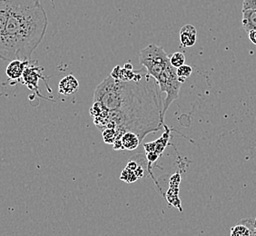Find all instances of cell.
Instances as JSON below:
<instances>
[{
	"mask_svg": "<svg viewBox=\"0 0 256 236\" xmlns=\"http://www.w3.org/2000/svg\"><path fill=\"white\" fill-rule=\"evenodd\" d=\"M158 86L156 80L148 74L144 81L142 79L139 82H124L109 76L94 90V102L108 110L106 128H114L118 139L126 132H132L142 141L146 134L158 132L164 126L160 120L161 92H158Z\"/></svg>",
	"mask_w": 256,
	"mask_h": 236,
	"instance_id": "1",
	"label": "cell"
},
{
	"mask_svg": "<svg viewBox=\"0 0 256 236\" xmlns=\"http://www.w3.org/2000/svg\"><path fill=\"white\" fill-rule=\"evenodd\" d=\"M48 26V16L40 0L8 1L2 60L30 61L44 38Z\"/></svg>",
	"mask_w": 256,
	"mask_h": 236,
	"instance_id": "2",
	"label": "cell"
},
{
	"mask_svg": "<svg viewBox=\"0 0 256 236\" xmlns=\"http://www.w3.org/2000/svg\"><path fill=\"white\" fill-rule=\"evenodd\" d=\"M139 62L146 68V74L153 78L158 83L160 92L166 94V98L162 102L161 124L164 120L169 106L179 96V91L182 84L178 80L176 68L170 63V56L161 46L151 44L141 50Z\"/></svg>",
	"mask_w": 256,
	"mask_h": 236,
	"instance_id": "3",
	"label": "cell"
},
{
	"mask_svg": "<svg viewBox=\"0 0 256 236\" xmlns=\"http://www.w3.org/2000/svg\"><path fill=\"white\" fill-rule=\"evenodd\" d=\"M42 68H36L34 66H28L26 68L25 72L23 74V82L26 86H28V88L34 90L38 94V81L42 78Z\"/></svg>",
	"mask_w": 256,
	"mask_h": 236,
	"instance_id": "4",
	"label": "cell"
},
{
	"mask_svg": "<svg viewBox=\"0 0 256 236\" xmlns=\"http://www.w3.org/2000/svg\"><path fill=\"white\" fill-rule=\"evenodd\" d=\"M8 18V1L0 0V58L3 59L5 51V32Z\"/></svg>",
	"mask_w": 256,
	"mask_h": 236,
	"instance_id": "5",
	"label": "cell"
},
{
	"mask_svg": "<svg viewBox=\"0 0 256 236\" xmlns=\"http://www.w3.org/2000/svg\"><path fill=\"white\" fill-rule=\"evenodd\" d=\"M196 28L192 25H186L182 26L179 33L180 46L182 48H192L196 43Z\"/></svg>",
	"mask_w": 256,
	"mask_h": 236,
	"instance_id": "6",
	"label": "cell"
},
{
	"mask_svg": "<svg viewBox=\"0 0 256 236\" xmlns=\"http://www.w3.org/2000/svg\"><path fill=\"white\" fill-rule=\"evenodd\" d=\"M114 79H116L119 81L124 82H129V81H134L139 82L144 78L143 74H138L136 72L133 71V69H126L121 66H116L113 69L112 73L110 74Z\"/></svg>",
	"mask_w": 256,
	"mask_h": 236,
	"instance_id": "7",
	"label": "cell"
},
{
	"mask_svg": "<svg viewBox=\"0 0 256 236\" xmlns=\"http://www.w3.org/2000/svg\"><path fill=\"white\" fill-rule=\"evenodd\" d=\"M30 61H21V60H12L6 68V76L10 79L16 80L23 76L26 68L30 66Z\"/></svg>",
	"mask_w": 256,
	"mask_h": 236,
	"instance_id": "8",
	"label": "cell"
},
{
	"mask_svg": "<svg viewBox=\"0 0 256 236\" xmlns=\"http://www.w3.org/2000/svg\"><path fill=\"white\" fill-rule=\"evenodd\" d=\"M79 83L74 76H68L62 79L58 84V92L64 96H70L78 91Z\"/></svg>",
	"mask_w": 256,
	"mask_h": 236,
	"instance_id": "9",
	"label": "cell"
},
{
	"mask_svg": "<svg viewBox=\"0 0 256 236\" xmlns=\"http://www.w3.org/2000/svg\"><path fill=\"white\" fill-rule=\"evenodd\" d=\"M141 143L140 138H138L136 134L132 132H126L124 134L121 136V144H122V149L132 151L139 146Z\"/></svg>",
	"mask_w": 256,
	"mask_h": 236,
	"instance_id": "10",
	"label": "cell"
},
{
	"mask_svg": "<svg viewBox=\"0 0 256 236\" xmlns=\"http://www.w3.org/2000/svg\"><path fill=\"white\" fill-rule=\"evenodd\" d=\"M242 24L246 32L256 30V11L254 10H242Z\"/></svg>",
	"mask_w": 256,
	"mask_h": 236,
	"instance_id": "11",
	"label": "cell"
},
{
	"mask_svg": "<svg viewBox=\"0 0 256 236\" xmlns=\"http://www.w3.org/2000/svg\"><path fill=\"white\" fill-rule=\"evenodd\" d=\"M231 236H252V232L249 227L239 222L236 226L232 227Z\"/></svg>",
	"mask_w": 256,
	"mask_h": 236,
	"instance_id": "12",
	"label": "cell"
},
{
	"mask_svg": "<svg viewBox=\"0 0 256 236\" xmlns=\"http://www.w3.org/2000/svg\"><path fill=\"white\" fill-rule=\"evenodd\" d=\"M192 68L190 66H188V64H184L182 66H180L179 68L176 69V74H178L179 82L182 84L186 80V78H190V76L192 74Z\"/></svg>",
	"mask_w": 256,
	"mask_h": 236,
	"instance_id": "13",
	"label": "cell"
},
{
	"mask_svg": "<svg viewBox=\"0 0 256 236\" xmlns=\"http://www.w3.org/2000/svg\"><path fill=\"white\" fill-rule=\"evenodd\" d=\"M103 138L106 144H114L118 138V131L114 128H106L103 131Z\"/></svg>",
	"mask_w": 256,
	"mask_h": 236,
	"instance_id": "14",
	"label": "cell"
},
{
	"mask_svg": "<svg viewBox=\"0 0 256 236\" xmlns=\"http://www.w3.org/2000/svg\"><path fill=\"white\" fill-rule=\"evenodd\" d=\"M186 62V56L181 52H176L170 56V63L174 68H179L184 64Z\"/></svg>",
	"mask_w": 256,
	"mask_h": 236,
	"instance_id": "15",
	"label": "cell"
},
{
	"mask_svg": "<svg viewBox=\"0 0 256 236\" xmlns=\"http://www.w3.org/2000/svg\"><path fill=\"white\" fill-rule=\"evenodd\" d=\"M120 179L121 180H123L124 182H136V180H138V178L136 176V174L132 170H129L128 168H126L124 170L122 174H121V176H120Z\"/></svg>",
	"mask_w": 256,
	"mask_h": 236,
	"instance_id": "16",
	"label": "cell"
},
{
	"mask_svg": "<svg viewBox=\"0 0 256 236\" xmlns=\"http://www.w3.org/2000/svg\"><path fill=\"white\" fill-rule=\"evenodd\" d=\"M240 222L244 224L246 226L250 228L252 232V236H256V216L242 219L240 221Z\"/></svg>",
	"mask_w": 256,
	"mask_h": 236,
	"instance_id": "17",
	"label": "cell"
},
{
	"mask_svg": "<svg viewBox=\"0 0 256 236\" xmlns=\"http://www.w3.org/2000/svg\"><path fill=\"white\" fill-rule=\"evenodd\" d=\"M242 10H254L256 11V0H244Z\"/></svg>",
	"mask_w": 256,
	"mask_h": 236,
	"instance_id": "18",
	"label": "cell"
},
{
	"mask_svg": "<svg viewBox=\"0 0 256 236\" xmlns=\"http://www.w3.org/2000/svg\"><path fill=\"white\" fill-rule=\"evenodd\" d=\"M138 168V162H136L134 160H130L129 162H128V166H126V168L129 169V170H132V171H136V169Z\"/></svg>",
	"mask_w": 256,
	"mask_h": 236,
	"instance_id": "19",
	"label": "cell"
},
{
	"mask_svg": "<svg viewBox=\"0 0 256 236\" xmlns=\"http://www.w3.org/2000/svg\"><path fill=\"white\" fill-rule=\"evenodd\" d=\"M248 36L252 43L256 46V30H252L250 32H248Z\"/></svg>",
	"mask_w": 256,
	"mask_h": 236,
	"instance_id": "20",
	"label": "cell"
},
{
	"mask_svg": "<svg viewBox=\"0 0 256 236\" xmlns=\"http://www.w3.org/2000/svg\"><path fill=\"white\" fill-rule=\"evenodd\" d=\"M134 174H136V176H138V178H140V177H142L144 176V169L142 168V166H138V168L136 169V171H134Z\"/></svg>",
	"mask_w": 256,
	"mask_h": 236,
	"instance_id": "21",
	"label": "cell"
},
{
	"mask_svg": "<svg viewBox=\"0 0 256 236\" xmlns=\"http://www.w3.org/2000/svg\"><path fill=\"white\" fill-rule=\"evenodd\" d=\"M5 1H13V0H5Z\"/></svg>",
	"mask_w": 256,
	"mask_h": 236,
	"instance_id": "22",
	"label": "cell"
}]
</instances>
